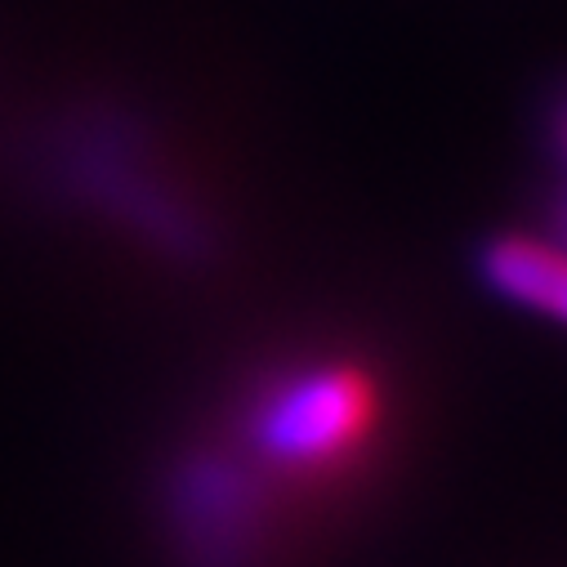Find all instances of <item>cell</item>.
I'll return each mask as SVG.
<instances>
[{
	"label": "cell",
	"instance_id": "cell-1",
	"mask_svg": "<svg viewBox=\"0 0 567 567\" xmlns=\"http://www.w3.org/2000/svg\"><path fill=\"white\" fill-rule=\"evenodd\" d=\"M380 430V389L362 367L313 362L281 375L250 415L255 452L291 474L344 470Z\"/></svg>",
	"mask_w": 567,
	"mask_h": 567
},
{
	"label": "cell",
	"instance_id": "cell-2",
	"mask_svg": "<svg viewBox=\"0 0 567 567\" xmlns=\"http://www.w3.org/2000/svg\"><path fill=\"white\" fill-rule=\"evenodd\" d=\"M492 287L567 327V241L505 237L487 250Z\"/></svg>",
	"mask_w": 567,
	"mask_h": 567
},
{
	"label": "cell",
	"instance_id": "cell-3",
	"mask_svg": "<svg viewBox=\"0 0 567 567\" xmlns=\"http://www.w3.org/2000/svg\"><path fill=\"white\" fill-rule=\"evenodd\" d=\"M188 536L215 554V549H237V536L246 532V483L224 470V465H202L184 478L179 492Z\"/></svg>",
	"mask_w": 567,
	"mask_h": 567
},
{
	"label": "cell",
	"instance_id": "cell-4",
	"mask_svg": "<svg viewBox=\"0 0 567 567\" xmlns=\"http://www.w3.org/2000/svg\"><path fill=\"white\" fill-rule=\"evenodd\" d=\"M563 148H567V112H563Z\"/></svg>",
	"mask_w": 567,
	"mask_h": 567
}]
</instances>
